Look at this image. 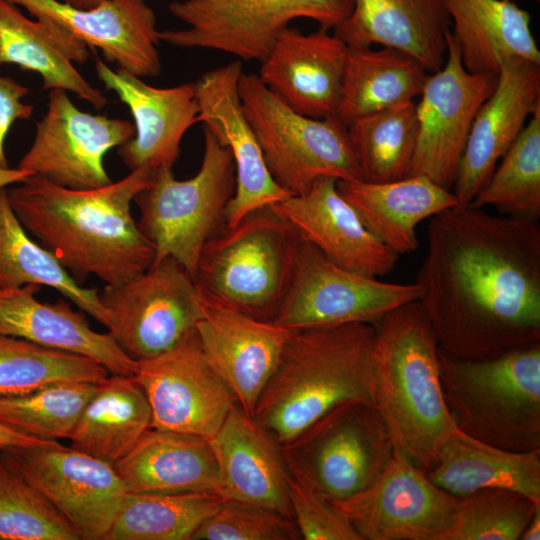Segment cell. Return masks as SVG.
I'll return each mask as SVG.
<instances>
[{
	"label": "cell",
	"mask_w": 540,
	"mask_h": 540,
	"mask_svg": "<svg viewBox=\"0 0 540 540\" xmlns=\"http://www.w3.org/2000/svg\"><path fill=\"white\" fill-rule=\"evenodd\" d=\"M508 1H511V2H515V3H516V2L519 1V0H508ZM534 1L539 2L540 0H534Z\"/></svg>",
	"instance_id": "obj_50"
},
{
	"label": "cell",
	"mask_w": 540,
	"mask_h": 540,
	"mask_svg": "<svg viewBox=\"0 0 540 540\" xmlns=\"http://www.w3.org/2000/svg\"><path fill=\"white\" fill-rule=\"evenodd\" d=\"M215 456L221 497L259 505L293 519L290 471L282 446L238 404L208 440Z\"/></svg>",
	"instance_id": "obj_25"
},
{
	"label": "cell",
	"mask_w": 540,
	"mask_h": 540,
	"mask_svg": "<svg viewBox=\"0 0 540 540\" xmlns=\"http://www.w3.org/2000/svg\"><path fill=\"white\" fill-rule=\"evenodd\" d=\"M293 519L268 508L223 499L219 507L195 530L191 540H298Z\"/></svg>",
	"instance_id": "obj_43"
},
{
	"label": "cell",
	"mask_w": 540,
	"mask_h": 540,
	"mask_svg": "<svg viewBox=\"0 0 540 540\" xmlns=\"http://www.w3.org/2000/svg\"><path fill=\"white\" fill-rule=\"evenodd\" d=\"M109 334L134 361L163 354L191 333L203 316L199 288L175 259L154 261L141 274L99 290Z\"/></svg>",
	"instance_id": "obj_11"
},
{
	"label": "cell",
	"mask_w": 540,
	"mask_h": 540,
	"mask_svg": "<svg viewBox=\"0 0 540 540\" xmlns=\"http://www.w3.org/2000/svg\"><path fill=\"white\" fill-rule=\"evenodd\" d=\"M82 540H105L126 494L113 464L53 441L1 450Z\"/></svg>",
	"instance_id": "obj_13"
},
{
	"label": "cell",
	"mask_w": 540,
	"mask_h": 540,
	"mask_svg": "<svg viewBox=\"0 0 540 540\" xmlns=\"http://www.w3.org/2000/svg\"><path fill=\"white\" fill-rule=\"evenodd\" d=\"M134 379L151 408V428L211 439L236 397L206 359L197 332L158 356L137 361Z\"/></svg>",
	"instance_id": "obj_17"
},
{
	"label": "cell",
	"mask_w": 540,
	"mask_h": 540,
	"mask_svg": "<svg viewBox=\"0 0 540 540\" xmlns=\"http://www.w3.org/2000/svg\"><path fill=\"white\" fill-rule=\"evenodd\" d=\"M439 488L463 497L483 488H507L540 502V449L509 451L455 429L426 472Z\"/></svg>",
	"instance_id": "obj_31"
},
{
	"label": "cell",
	"mask_w": 540,
	"mask_h": 540,
	"mask_svg": "<svg viewBox=\"0 0 540 540\" xmlns=\"http://www.w3.org/2000/svg\"><path fill=\"white\" fill-rule=\"evenodd\" d=\"M332 177L317 179L302 195L271 205L299 238L349 271L381 278L396 267L399 255L378 240L337 189Z\"/></svg>",
	"instance_id": "obj_21"
},
{
	"label": "cell",
	"mask_w": 540,
	"mask_h": 540,
	"mask_svg": "<svg viewBox=\"0 0 540 540\" xmlns=\"http://www.w3.org/2000/svg\"><path fill=\"white\" fill-rule=\"evenodd\" d=\"M470 206H492L502 215L540 217V107L500 159Z\"/></svg>",
	"instance_id": "obj_38"
},
{
	"label": "cell",
	"mask_w": 540,
	"mask_h": 540,
	"mask_svg": "<svg viewBox=\"0 0 540 540\" xmlns=\"http://www.w3.org/2000/svg\"><path fill=\"white\" fill-rule=\"evenodd\" d=\"M300 243L271 205L254 210L205 244L194 280L234 308L273 321L289 289Z\"/></svg>",
	"instance_id": "obj_6"
},
{
	"label": "cell",
	"mask_w": 540,
	"mask_h": 540,
	"mask_svg": "<svg viewBox=\"0 0 540 540\" xmlns=\"http://www.w3.org/2000/svg\"><path fill=\"white\" fill-rule=\"evenodd\" d=\"M461 61L471 73L498 74L505 59L540 63L531 15L508 0H443Z\"/></svg>",
	"instance_id": "obj_32"
},
{
	"label": "cell",
	"mask_w": 540,
	"mask_h": 540,
	"mask_svg": "<svg viewBox=\"0 0 540 540\" xmlns=\"http://www.w3.org/2000/svg\"><path fill=\"white\" fill-rule=\"evenodd\" d=\"M282 449L290 473L329 501L368 487L394 452L375 406L361 402L331 409Z\"/></svg>",
	"instance_id": "obj_9"
},
{
	"label": "cell",
	"mask_w": 540,
	"mask_h": 540,
	"mask_svg": "<svg viewBox=\"0 0 540 540\" xmlns=\"http://www.w3.org/2000/svg\"><path fill=\"white\" fill-rule=\"evenodd\" d=\"M238 91L267 169L284 190L302 195L321 177L362 180L347 127L336 117L297 113L256 74L242 73Z\"/></svg>",
	"instance_id": "obj_8"
},
{
	"label": "cell",
	"mask_w": 540,
	"mask_h": 540,
	"mask_svg": "<svg viewBox=\"0 0 540 540\" xmlns=\"http://www.w3.org/2000/svg\"><path fill=\"white\" fill-rule=\"evenodd\" d=\"M25 285L57 290L80 310L108 327V314L100 301L99 290L80 285L52 252L30 238L3 188L0 189V288Z\"/></svg>",
	"instance_id": "obj_35"
},
{
	"label": "cell",
	"mask_w": 540,
	"mask_h": 540,
	"mask_svg": "<svg viewBox=\"0 0 540 540\" xmlns=\"http://www.w3.org/2000/svg\"><path fill=\"white\" fill-rule=\"evenodd\" d=\"M459 501L460 497L433 484L425 472L394 449L368 487L330 502L362 540H441Z\"/></svg>",
	"instance_id": "obj_14"
},
{
	"label": "cell",
	"mask_w": 540,
	"mask_h": 540,
	"mask_svg": "<svg viewBox=\"0 0 540 540\" xmlns=\"http://www.w3.org/2000/svg\"><path fill=\"white\" fill-rule=\"evenodd\" d=\"M38 285L0 288V334L37 345L87 357L109 373L133 376L137 361L131 359L108 333L94 331L82 310L70 302H41Z\"/></svg>",
	"instance_id": "obj_26"
},
{
	"label": "cell",
	"mask_w": 540,
	"mask_h": 540,
	"mask_svg": "<svg viewBox=\"0 0 540 540\" xmlns=\"http://www.w3.org/2000/svg\"><path fill=\"white\" fill-rule=\"evenodd\" d=\"M427 71L412 56L389 47H348L335 117L350 122L398 104L415 101Z\"/></svg>",
	"instance_id": "obj_34"
},
{
	"label": "cell",
	"mask_w": 540,
	"mask_h": 540,
	"mask_svg": "<svg viewBox=\"0 0 540 540\" xmlns=\"http://www.w3.org/2000/svg\"><path fill=\"white\" fill-rule=\"evenodd\" d=\"M98 383L59 382L2 398L0 423L41 440L68 439Z\"/></svg>",
	"instance_id": "obj_40"
},
{
	"label": "cell",
	"mask_w": 540,
	"mask_h": 540,
	"mask_svg": "<svg viewBox=\"0 0 540 540\" xmlns=\"http://www.w3.org/2000/svg\"><path fill=\"white\" fill-rule=\"evenodd\" d=\"M34 17L58 23L88 48L139 78L161 71L156 16L145 0H102L88 9L59 0H8Z\"/></svg>",
	"instance_id": "obj_22"
},
{
	"label": "cell",
	"mask_w": 540,
	"mask_h": 540,
	"mask_svg": "<svg viewBox=\"0 0 540 540\" xmlns=\"http://www.w3.org/2000/svg\"><path fill=\"white\" fill-rule=\"evenodd\" d=\"M29 89L10 77L0 76V168H7L4 145L7 133L17 119H29L33 106L21 102Z\"/></svg>",
	"instance_id": "obj_45"
},
{
	"label": "cell",
	"mask_w": 540,
	"mask_h": 540,
	"mask_svg": "<svg viewBox=\"0 0 540 540\" xmlns=\"http://www.w3.org/2000/svg\"><path fill=\"white\" fill-rule=\"evenodd\" d=\"M337 189L363 225L398 255L418 246L417 226L458 205L454 193L425 175L389 182L337 180Z\"/></svg>",
	"instance_id": "obj_30"
},
{
	"label": "cell",
	"mask_w": 540,
	"mask_h": 540,
	"mask_svg": "<svg viewBox=\"0 0 540 540\" xmlns=\"http://www.w3.org/2000/svg\"><path fill=\"white\" fill-rule=\"evenodd\" d=\"M88 56V47L58 23L46 17L32 21L15 4L0 0V63L37 72L43 89L70 91L102 109L107 98L73 65L84 63Z\"/></svg>",
	"instance_id": "obj_29"
},
{
	"label": "cell",
	"mask_w": 540,
	"mask_h": 540,
	"mask_svg": "<svg viewBox=\"0 0 540 540\" xmlns=\"http://www.w3.org/2000/svg\"><path fill=\"white\" fill-rule=\"evenodd\" d=\"M109 371L87 357L0 334V399L59 382H101Z\"/></svg>",
	"instance_id": "obj_39"
},
{
	"label": "cell",
	"mask_w": 540,
	"mask_h": 540,
	"mask_svg": "<svg viewBox=\"0 0 540 540\" xmlns=\"http://www.w3.org/2000/svg\"><path fill=\"white\" fill-rule=\"evenodd\" d=\"M446 406L458 430L495 447L540 449V343L489 359L438 350Z\"/></svg>",
	"instance_id": "obj_5"
},
{
	"label": "cell",
	"mask_w": 540,
	"mask_h": 540,
	"mask_svg": "<svg viewBox=\"0 0 540 540\" xmlns=\"http://www.w3.org/2000/svg\"><path fill=\"white\" fill-rule=\"evenodd\" d=\"M241 60L207 71L193 83L198 123L229 149L236 186L225 211V225L234 226L248 213L273 205L291 194L269 173L257 138L244 113L238 91Z\"/></svg>",
	"instance_id": "obj_18"
},
{
	"label": "cell",
	"mask_w": 540,
	"mask_h": 540,
	"mask_svg": "<svg viewBox=\"0 0 540 540\" xmlns=\"http://www.w3.org/2000/svg\"><path fill=\"white\" fill-rule=\"evenodd\" d=\"M29 175L31 174L18 168H0V189L12 184H18Z\"/></svg>",
	"instance_id": "obj_47"
},
{
	"label": "cell",
	"mask_w": 540,
	"mask_h": 540,
	"mask_svg": "<svg viewBox=\"0 0 540 540\" xmlns=\"http://www.w3.org/2000/svg\"><path fill=\"white\" fill-rule=\"evenodd\" d=\"M102 0H63V2L81 9H88L91 7L96 6L99 4Z\"/></svg>",
	"instance_id": "obj_49"
},
{
	"label": "cell",
	"mask_w": 540,
	"mask_h": 540,
	"mask_svg": "<svg viewBox=\"0 0 540 540\" xmlns=\"http://www.w3.org/2000/svg\"><path fill=\"white\" fill-rule=\"evenodd\" d=\"M66 92L50 90L47 111L37 122L33 143L17 168L70 189L106 186L112 180L104 156L134 136V124L83 112Z\"/></svg>",
	"instance_id": "obj_16"
},
{
	"label": "cell",
	"mask_w": 540,
	"mask_h": 540,
	"mask_svg": "<svg viewBox=\"0 0 540 540\" xmlns=\"http://www.w3.org/2000/svg\"><path fill=\"white\" fill-rule=\"evenodd\" d=\"M419 293L415 282L391 283L344 269L301 240L289 289L272 322L291 330L372 325L418 300Z\"/></svg>",
	"instance_id": "obj_12"
},
{
	"label": "cell",
	"mask_w": 540,
	"mask_h": 540,
	"mask_svg": "<svg viewBox=\"0 0 540 540\" xmlns=\"http://www.w3.org/2000/svg\"><path fill=\"white\" fill-rule=\"evenodd\" d=\"M222 501L206 493H126L105 540H191Z\"/></svg>",
	"instance_id": "obj_37"
},
{
	"label": "cell",
	"mask_w": 540,
	"mask_h": 540,
	"mask_svg": "<svg viewBox=\"0 0 540 540\" xmlns=\"http://www.w3.org/2000/svg\"><path fill=\"white\" fill-rule=\"evenodd\" d=\"M353 0H181L169 12L187 25L159 31L160 41L181 48H204L245 61L262 62L283 29L298 18L334 29Z\"/></svg>",
	"instance_id": "obj_10"
},
{
	"label": "cell",
	"mask_w": 540,
	"mask_h": 540,
	"mask_svg": "<svg viewBox=\"0 0 540 540\" xmlns=\"http://www.w3.org/2000/svg\"><path fill=\"white\" fill-rule=\"evenodd\" d=\"M1 451V450H0Z\"/></svg>",
	"instance_id": "obj_51"
},
{
	"label": "cell",
	"mask_w": 540,
	"mask_h": 540,
	"mask_svg": "<svg viewBox=\"0 0 540 540\" xmlns=\"http://www.w3.org/2000/svg\"><path fill=\"white\" fill-rule=\"evenodd\" d=\"M446 41V61L427 76L415 102L418 131L409 176L425 175L451 190L471 125L497 74L469 72L451 30Z\"/></svg>",
	"instance_id": "obj_15"
},
{
	"label": "cell",
	"mask_w": 540,
	"mask_h": 540,
	"mask_svg": "<svg viewBox=\"0 0 540 540\" xmlns=\"http://www.w3.org/2000/svg\"><path fill=\"white\" fill-rule=\"evenodd\" d=\"M375 400L394 449L427 472L447 436L457 429L444 401L438 343L418 300L372 324Z\"/></svg>",
	"instance_id": "obj_4"
},
{
	"label": "cell",
	"mask_w": 540,
	"mask_h": 540,
	"mask_svg": "<svg viewBox=\"0 0 540 540\" xmlns=\"http://www.w3.org/2000/svg\"><path fill=\"white\" fill-rule=\"evenodd\" d=\"M0 540H80L64 516L0 451Z\"/></svg>",
	"instance_id": "obj_42"
},
{
	"label": "cell",
	"mask_w": 540,
	"mask_h": 540,
	"mask_svg": "<svg viewBox=\"0 0 540 540\" xmlns=\"http://www.w3.org/2000/svg\"><path fill=\"white\" fill-rule=\"evenodd\" d=\"M415 102L362 116L346 126L362 180L389 182L409 176L418 131Z\"/></svg>",
	"instance_id": "obj_36"
},
{
	"label": "cell",
	"mask_w": 540,
	"mask_h": 540,
	"mask_svg": "<svg viewBox=\"0 0 540 540\" xmlns=\"http://www.w3.org/2000/svg\"><path fill=\"white\" fill-rule=\"evenodd\" d=\"M450 30L443 0H353L334 34L348 47L379 44L400 50L433 73L444 64Z\"/></svg>",
	"instance_id": "obj_27"
},
{
	"label": "cell",
	"mask_w": 540,
	"mask_h": 540,
	"mask_svg": "<svg viewBox=\"0 0 540 540\" xmlns=\"http://www.w3.org/2000/svg\"><path fill=\"white\" fill-rule=\"evenodd\" d=\"M540 539V504L536 507L531 519L520 536V540Z\"/></svg>",
	"instance_id": "obj_48"
},
{
	"label": "cell",
	"mask_w": 540,
	"mask_h": 540,
	"mask_svg": "<svg viewBox=\"0 0 540 540\" xmlns=\"http://www.w3.org/2000/svg\"><path fill=\"white\" fill-rule=\"evenodd\" d=\"M151 177L152 170L143 166L106 186L75 190L29 175L7 193L27 232L80 285L91 275L112 285L141 274L155 260L131 213L132 201Z\"/></svg>",
	"instance_id": "obj_2"
},
{
	"label": "cell",
	"mask_w": 540,
	"mask_h": 540,
	"mask_svg": "<svg viewBox=\"0 0 540 540\" xmlns=\"http://www.w3.org/2000/svg\"><path fill=\"white\" fill-rule=\"evenodd\" d=\"M96 72L104 86L128 106L134 119V136L118 147V155L130 171L173 169L187 130L198 122L193 84L157 88L125 71L96 60Z\"/></svg>",
	"instance_id": "obj_23"
},
{
	"label": "cell",
	"mask_w": 540,
	"mask_h": 540,
	"mask_svg": "<svg viewBox=\"0 0 540 540\" xmlns=\"http://www.w3.org/2000/svg\"><path fill=\"white\" fill-rule=\"evenodd\" d=\"M288 497L302 539L362 540L349 520L328 499L291 473Z\"/></svg>",
	"instance_id": "obj_44"
},
{
	"label": "cell",
	"mask_w": 540,
	"mask_h": 540,
	"mask_svg": "<svg viewBox=\"0 0 540 540\" xmlns=\"http://www.w3.org/2000/svg\"><path fill=\"white\" fill-rule=\"evenodd\" d=\"M539 107L540 63L505 59L494 90L475 115L458 165L452 186L458 205H470Z\"/></svg>",
	"instance_id": "obj_20"
},
{
	"label": "cell",
	"mask_w": 540,
	"mask_h": 540,
	"mask_svg": "<svg viewBox=\"0 0 540 540\" xmlns=\"http://www.w3.org/2000/svg\"><path fill=\"white\" fill-rule=\"evenodd\" d=\"M375 382L373 325L294 330L252 417L283 446L341 404L374 405Z\"/></svg>",
	"instance_id": "obj_3"
},
{
	"label": "cell",
	"mask_w": 540,
	"mask_h": 540,
	"mask_svg": "<svg viewBox=\"0 0 540 540\" xmlns=\"http://www.w3.org/2000/svg\"><path fill=\"white\" fill-rule=\"evenodd\" d=\"M151 408L133 376L97 384L69 436L71 447L114 464L151 428Z\"/></svg>",
	"instance_id": "obj_33"
},
{
	"label": "cell",
	"mask_w": 540,
	"mask_h": 540,
	"mask_svg": "<svg viewBox=\"0 0 540 540\" xmlns=\"http://www.w3.org/2000/svg\"><path fill=\"white\" fill-rule=\"evenodd\" d=\"M198 288L203 316L196 332L202 351L237 404L253 416L294 330L254 318Z\"/></svg>",
	"instance_id": "obj_19"
},
{
	"label": "cell",
	"mask_w": 540,
	"mask_h": 540,
	"mask_svg": "<svg viewBox=\"0 0 540 540\" xmlns=\"http://www.w3.org/2000/svg\"><path fill=\"white\" fill-rule=\"evenodd\" d=\"M53 441L56 440H41L21 434L0 423V450L41 446Z\"/></svg>",
	"instance_id": "obj_46"
},
{
	"label": "cell",
	"mask_w": 540,
	"mask_h": 540,
	"mask_svg": "<svg viewBox=\"0 0 540 540\" xmlns=\"http://www.w3.org/2000/svg\"><path fill=\"white\" fill-rule=\"evenodd\" d=\"M199 171L178 180L173 169L152 171L150 183L134 198L138 227L152 245L155 260L171 257L194 278L205 244L225 226V211L236 186L228 148L205 128Z\"/></svg>",
	"instance_id": "obj_7"
},
{
	"label": "cell",
	"mask_w": 540,
	"mask_h": 540,
	"mask_svg": "<svg viewBox=\"0 0 540 540\" xmlns=\"http://www.w3.org/2000/svg\"><path fill=\"white\" fill-rule=\"evenodd\" d=\"M348 46L320 27L281 31L261 62L259 78L288 107L311 118L335 117Z\"/></svg>",
	"instance_id": "obj_24"
},
{
	"label": "cell",
	"mask_w": 540,
	"mask_h": 540,
	"mask_svg": "<svg viewBox=\"0 0 540 540\" xmlns=\"http://www.w3.org/2000/svg\"><path fill=\"white\" fill-rule=\"evenodd\" d=\"M416 285L438 347L489 359L540 343V225L456 205L430 218Z\"/></svg>",
	"instance_id": "obj_1"
},
{
	"label": "cell",
	"mask_w": 540,
	"mask_h": 540,
	"mask_svg": "<svg viewBox=\"0 0 540 540\" xmlns=\"http://www.w3.org/2000/svg\"><path fill=\"white\" fill-rule=\"evenodd\" d=\"M539 504L512 489L477 490L460 497L441 540H518Z\"/></svg>",
	"instance_id": "obj_41"
},
{
	"label": "cell",
	"mask_w": 540,
	"mask_h": 540,
	"mask_svg": "<svg viewBox=\"0 0 540 540\" xmlns=\"http://www.w3.org/2000/svg\"><path fill=\"white\" fill-rule=\"evenodd\" d=\"M114 467L126 493H206L221 497V480L207 439L148 429Z\"/></svg>",
	"instance_id": "obj_28"
}]
</instances>
